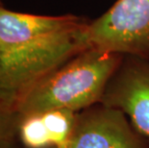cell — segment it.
<instances>
[{"label":"cell","mask_w":149,"mask_h":148,"mask_svg":"<svg viewBox=\"0 0 149 148\" xmlns=\"http://www.w3.org/2000/svg\"><path fill=\"white\" fill-rule=\"evenodd\" d=\"M20 126V137L23 143L29 148H45L51 145L47 128L42 115H24Z\"/></svg>","instance_id":"cell-7"},{"label":"cell","mask_w":149,"mask_h":148,"mask_svg":"<svg viewBox=\"0 0 149 148\" xmlns=\"http://www.w3.org/2000/svg\"><path fill=\"white\" fill-rule=\"evenodd\" d=\"M40 114L42 115L43 122L48 131L51 145L57 148H65L70 140L76 124L74 112L55 109Z\"/></svg>","instance_id":"cell-6"},{"label":"cell","mask_w":149,"mask_h":148,"mask_svg":"<svg viewBox=\"0 0 149 148\" xmlns=\"http://www.w3.org/2000/svg\"><path fill=\"white\" fill-rule=\"evenodd\" d=\"M91 47L149 60V0H117L88 25Z\"/></svg>","instance_id":"cell-2"},{"label":"cell","mask_w":149,"mask_h":148,"mask_svg":"<svg viewBox=\"0 0 149 148\" xmlns=\"http://www.w3.org/2000/svg\"><path fill=\"white\" fill-rule=\"evenodd\" d=\"M65 148H139L123 113L106 106L75 124Z\"/></svg>","instance_id":"cell-3"},{"label":"cell","mask_w":149,"mask_h":148,"mask_svg":"<svg viewBox=\"0 0 149 148\" xmlns=\"http://www.w3.org/2000/svg\"><path fill=\"white\" fill-rule=\"evenodd\" d=\"M4 112H5L4 110H0V118H1V115H3V113Z\"/></svg>","instance_id":"cell-9"},{"label":"cell","mask_w":149,"mask_h":148,"mask_svg":"<svg viewBox=\"0 0 149 148\" xmlns=\"http://www.w3.org/2000/svg\"><path fill=\"white\" fill-rule=\"evenodd\" d=\"M0 5H1V2H0Z\"/></svg>","instance_id":"cell-10"},{"label":"cell","mask_w":149,"mask_h":148,"mask_svg":"<svg viewBox=\"0 0 149 148\" xmlns=\"http://www.w3.org/2000/svg\"><path fill=\"white\" fill-rule=\"evenodd\" d=\"M72 15H40L9 11L0 5V54L19 48L69 26Z\"/></svg>","instance_id":"cell-5"},{"label":"cell","mask_w":149,"mask_h":148,"mask_svg":"<svg viewBox=\"0 0 149 148\" xmlns=\"http://www.w3.org/2000/svg\"><path fill=\"white\" fill-rule=\"evenodd\" d=\"M121 55L90 47L44 77L22 95L15 110L22 115L63 109L76 112L102 99Z\"/></svg>","instance_id":"cell-1"},{"label":"cell","mask_w":149,"mask_h":148,"mask_svg":"<svg viewBox=\"0 0 149 148\" xmlns=\"http://www.w3.org/2000/svg\"><path fill=\"white\" fill-rule=\"evenodd\" d=\"M0 148H8V144L2 136H0Z\"/></svg>","instance_id":"cell-8"},{"label":"cell","mask_w":149,"mask_h":148,"mask_svg":"<svg viewBox=\"0 0 149 148\" xmlns=\"http://www.w3.org/2000/svg\"><path fill=\"white\" fill-rule=\"evenodd\" d=\"M102 99L106 106L127 115L137 130L149 138V65H130Z\"/></svg>","instance_id":"cell-4"}]
</instances>
